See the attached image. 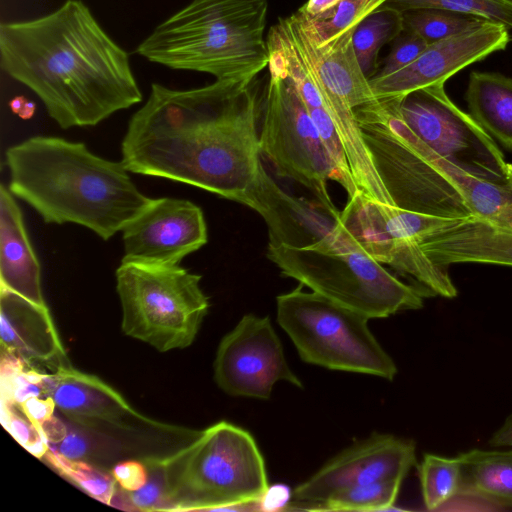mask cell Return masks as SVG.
<instances>
[{"instance_id": "4", "label": "cell", "mask_w": 512, "mask_h": 512, "mask_svg": "<svg viewBox=\"0 0 512 512\" xmlns=\"http://www.w3.org/2000/svg\"><path fill=\"white\" fill-rule=\"evenodd\" d=\"M9 190L45 223H75L108 240L151 201L121 162L92 153L82 142L34 136L9 147Z\"/></svg>"}, {"instance_id": "10", "label": "cell", "mask_w": 512, "mask_h": 512, "mask_svg": "<svg viewBox=\"0 0 512 512\" xmlns=\"http://www.w3.org/2000/svg\"><path fill=\"white\" fill-rule=\"evenodd\" d=\"M261 103L260 154L275 173L310 190L333 213L328 180L337 182L334 164L320 133L291 80L274 67Z\"/></svg>"}, {"instance_id": "19", "label": "cell", "mask_w": 512, "mask_h": 512, "mask_svg": "<svg viewBox=\"0 0 512 512\" xmlns=\"http://www.w3.org/2000/svg\"><path fill=\"white\" fill-rule=\"evenodd\" d=\"M1 352L14 355L32 367L65 363V351L47 305H38L0 287Z\"/></svg>"}, {"instance_id": "23", "label": "cell", "mask_w": 512, "mask_h": 512, "mask_svg": "<svg viewBox=\"0 0 512 512\" xmlns=\"http://www.w3.org/2000/svg\"><path fill=\"white\" fill-rule=\"evenodd\" d=\"M469 115L506 149L512 151V78L474 71L465 93Z\"/></svg>"}, {"instance_id": "5", "label": "cell", "mask_w": 512, "mask_h": 512, "mask_svg": "<svg viewBox=\"0 0 512 512\" xmlns=\"http://www.w3.org/2000/svg\"><path fill=\"white\" fill-rule=\"evenodd\" d=\"M267 0H191L137 47L150 62L252 83L269 64Z\"/></svg>"}, {"instance_id": "36", "label": "cell", "mask_w": 512, "mask_h": 512, "mask_svg": "<svg viewBox=\"0 0 512 512\" xmlns=\"http://www.w3.org/2000/svg\"><path fill=\"white\" fill-rule=\"evenodd\" d=\"M344 0H308L299 11L312 19H320L329 14Z\"/></svg>"}, {"instance_id": "33", "label": "cell", "mask_w": 512, "mask_h": 512, "mask_svg": "<svg viewBox=\"0 0 512 512\" xmlns=\"http://www.w3.org/2000/svg\"><path fill=\"white\" fill-rule=\"evenodd\" d=\"M112 475L119 487L127 492L139 490L148 480L146 465L136 460L119 462L114 466Z\"/></svg>"}, {"instance_id": "3", "label": "cell", "mask_w": 512, "mask_h": 512, "mask_svg": "<svg viewBox=\"0 0 512 512\" xmlns=\"http://www.w3.org/2000/svg\"><path fill=\"white\" fill-rule=\"evenodd\" d=\"M0 65L63 129L95 126L141 102L129 54L82 0L0 26Z\"/></svg>"}, {"instance_id": "17", "label": "cell", "mask_w": 512, "mask_h": 512, "mask_svg": "<svg viewBox=\"0 0 512 512\" xmlns=\"http://www.w3.org/2000/svg\"><path fill=\"white\" fill-rule=\"evenodd\" d=\"M279 21L320 81L347 106L355 111L378 100L354 50L356 28L323 41L314 21L299 10Z\"/></svg>"}, {"instance_id": "6", "label": "cell", "mask_w": 512, "mask_h": 512, "mask_svg": "<svg viewBox=\"0 0 512 512\" xmlns=\"http://www.w3.org/2000/svg\"><path fill=\"white\" fill-rule=\"evenodd\" d=\"M159 460L167 511L254 510L268 492L265 461L254 437L227 421Z\"/></svg>"}, {"instance_id": "38", "label": "cell", "mask_w": 512, "mask_h": 512, "mask_svg": "<svg viewBox=\"0 0 512 512\" xmlns=\"http://www.w3.org/2000/svg\"><path fill=\"white\" fill-rule=\"evenodd\" d=\"M491 447L512 446V413L505 419L504 423L492 434L489 439Z\"/></svg>"}, {"instance_id": "2", "label": "cell", "mask_w": 512, "mask_h": 512, "mask_svg": "<svg viewBox=\"0 0 512 512\" xmlns=\"http://www.w3.org/2000/svg\"><path fill=\"white\" fill-rule=\"evenodd\" d=\"M260 105L252 83L151 85L121 144L129 172L166 178L246 205L261 171Z\"/></svg>"}, {"instance_id": "12", "label": "cell", "mask_w": 512, "mask_h": 512, "mask_svg": "<svg viewBox=\"0 0 512 512\" xmlns=\"http://www.w3.org/2000/svg\"><path fill=\"white\" fill-rule=\"evenodd\" d=\"M213 370L217 386L234 397L267 400L280 381L303 387L268 316L244 315L221 339Z\"/></svg>"}, {"instance_id": "7", "label": "cell", "mask_w": 512, "mask_h": 512, "mask_svg": "<svg viewBox=\"0 0 512 512\" xmlns=\"http://www.w3.org/2000/svg\"><path fill=\"white\" fill-rule=\"evenodd\" d=\"M267 257L283 276L369 319L420 309L425 297L435 296L400 281L358 246L340 220L336 230L315 245H268Z\"/></svg>"}, {"instance_id": "8", "label": "cell", "mask_w": 512, "mask_h": 512, "mask_svg": "<svg viewBox=\"0 0 512 512\" xmlns=\"http://www.w3.org/2000/svg\"><path fill=\"white\" fill-rule=\"evenodd\" d=\"M277 322L306 363L392 381L397 366L371 332L365 315L323 295L294 290L276 298Z\"/></svg>"}, {"instance_id": "15", "label": "cell", "mask_w": 512, "mask_h": 512, "mask_svg": "<svg viewBox=\"0 0 512 512\" xmlns=\"http://www.w3.org/2000/svg\"><path fill=\"white\" fill-rule=\"evenodd\" d=\"M122 262L175 266L207 243L202 209L178 198L151 199L122 230Z\"/></svg>"}, {"instance_id": "13", "label": "cell", "mask_w": 512, "mask_h": 512, "mask_svg": "<svg viewBox=\"0 0 512 512\" xmlns=\"http://www.w3.org/2000/svg\"><path fill=\"white\" fill-rule=\"evenodd\" d=\"M416 464L413 440L373 433L341 451L296 486L284 509L313 511L329 495L347 487L386 480L403 482Z\"/></svg>"}, {"instance_id": "1", "label": "cell", "mask_w": 512, "mask_h": 512, "mask_svg": "<svg viewBox=\"0 0 512 512\" xmlns=\"http://www.w3.org/2000/svg\"><path fill=\"white\" fill-rule=\"evenodd\" d=\"M355 113L396 220L432 263L512 267V181L481 180L436 154L405 124L395 99Z\"/></svg>"}, {"instance_id": "29", "label": "cell", "mask_w": 512, "mask_h": 512, "mask_svg": "<svg viewBox=\"0 0 512 512\" xmlns=\"http://www.w3.org/2000/svg\"><path fill=\"white\" fill-rule=\"evenodd\" d=\"M385 5L401 12L443 9L480 17L512 29V0H389Z\"/></svg>"}, {"instance_id": "31", "label": "cell", "mask_w": 512, "mask_h": 512, "mask_svg": "<svg viewBox=\"0 0 512 512\" xmlns=\"http://www.w3.org/2000/svg\"><path fill=\"white\" fill-rule=\"evenodd\" d=\"M148 480L139 490L127 492L132 511H167L166 483L158 458L146 459Z\"/></svg>"}, {"instance_id": "26", "label": "cell", "mask_w": 512, "mask_h": 512, "mask_svg": "<svg viewBox=\"0 0 512 512\" xmlns=\"http://www.w3.org/2000/svg\"><path fill=\"white\" fill-rule=\"evenodd\" d=\"M418 472L427 510H439L458 496L461 485V461L458 456L449 458L425 453Z\"/></svg>"}, {"instance_id": "25", "label": "cell", "mask_w": 512, "mask_h": 512, "mask_svg": "<svg viewBox=\"0 0 512 512\" xmlns=\"http://www.w3.org/2000/svg\"><path fill=\"white\" fill-rule=\"evenodd\" d=\"M46 460L65 478L79 486L92 498L123 510H130L126 491L122 490L113 475L82 460L61 455L49 446Z\"/></svg>"}, {"instance_id": "9", "label": "cell", "mask_w": 512, "mask_h": 512, "mask_svg": "<svg viewBox=\"0 0 512 512\" xmlns=\"http://www.w3.org/2000/svg\"><path fill=\"white\" fill-rule=\"evenodd\" d=\"M201 278L179 265L121 262L116 289L123 332L160 352L190 346L210 306Z\"/></svg>"}, {"instance_id": "24", "label": "cell", "mask_w": 512, "mask_h": 512, "mask_svg": "<svg viewBox=\"0 0 512 512\" xmlns=\"http://www.w3.org/2000/svg\"><path fill=\"white\" fill-rule=\"evenodd\" d=\"M403 31V12L386 5L366 16L356 26L353 33L354 50L368 79L377 73L378 54L382 46L395 40Z\"/></svg>"}, {"instance_id": "37", "label": "cell", "mask_w": 512, "mask_h": 512, "mask_svg": "<svg viewBox=\"0 0 512 512\" xmlns=\"http://www.w3.org/2000/svg\"><path fill=\"white\" fill-rule=\"evenodd\" d=\"M40 430L49 446L59 444L68 433L64 423L55 416H52L48 421H46L40 427Z\"/></svg>"}, {"instance_id": "27", "label": "cell", "mask_w": 512, "mask_h": 512, "mask_svg": "<svg viewBox=\"0 0 512 512\" xmlns=\"http://www.w3.org/2000/svg\"><path fill=\"white\" fill-rule=\"evenodd\" d=\"M402 482L376 481L341 489L329 495L313 511H381L390 509Z\"/></svg>"}, {"instance_id": "18", "label": "cell", "mask_w": 512, "mask_h": 512, "mask_svg": "<svg viewBox=\"0 0 512 512\" xmlns=\"http://www.w3.org/2000/svg\"><path fill=\"white\" fill-rule=\"evenodd\" d=\"M246 206L263 217L268 228V245L294 248L311 247L331 235L337 228L340 214V211H329L318 201L287 194L265 168Z\"/></svg>"}, {"instance_id": "16", "label": "cell", "mask_w": 512, "mask_h": 512, "mask_svg": "<svg viewBox=\"0 0 512 512\" xmlns=\"http://www.w3.org/2000/svg\"><path fill=\"white\" fill-rule=\"evenodd\" d=\"M508 31L500 23L487 21L431 43L403 69L390 75L371 77L372 90L378 99L401 98L421 88L444 84L461 69L505 49L509 42Z\"/></svg>"}, {"instance_id": "30", "label": "cell", "mask_w": 512, "mask_h": 512, "mask_svg": "<svg viewBox=\"0 0 512 512\" xmlns=\"http://www.w3.org/2000/svg\"><path fill=\"white\" fill-rule=\"evenodd\" d=\"M1 422L12 437L28 452L42 458L49 449V444L41 430L22 412L19 405L1 400Z\"/></svg>"}, {"instance_id": "11", "label": "cell", "mask_w": 512, "mask_h": 512, "mask_svg": "<svg viewBox=\"0 0 512 512\" xmlns=\"http://www.w3.org/2000/svg\"><path fill=\"white\" fill-rule=\"evenodd\" d=\"M395 99L405 124L436 154L481 180L496 184L512 181V164L494 139L451 101L444 84Z\"/></svg>"}, {"instance_id": "35", "label": "cell", "mask_w": 512, "mask_h": 512, "mask_svg": "<svg viewBox=\"0 0 512 512\" xmlns=\"http://www.w3.org/2000/svg\"><path fill=\"white\" fill-rule=\"evenodd\" d=\"M56 446V450L61 455L73 460H82L88 450L86 440L79 433L72 431H68L64 439Z\"/></svg>"}, {"instance_id": "20", "label": "cell", "mask_w": 512, "mask_h": 512, "mask_svg": "<svg viewBox=\"0 0 512 512\" xmlns=\"http://www.w3.org/2000/svg\"><path fill=\"white\" fill-rule=\"evenodd\" d=\"M45 391L46 396L54 400L56 408L82 424L104 422L122 426L129 418L138 416L111 386L69 365L46 373Z\"/></svg>"}, {"instance_id": "39", "label": "cell", "mask_w": 512, "mask_h": 512, "mask_svg": "<svg viewBox=\"0 0 512 512\" xmlns=\"http://www.w3.org/2000/svg\"><path fill=\"white\" fill-rule=\"evenodd\" d=\"M358 7L357 25L369 14L384 6L389 0H354Z\"/></svg>"}, {"instance_id": "28", "label": "cell", "mask_w": 512, "mask_h": 512, "mask_svg": "<svg viewBox=\"0 0 512 512\" xmlns=\"http://www.w3.org/2000/svg\"><path fill=\"white\" fill-rule=\"evenodd\" d=\"M487 21L480 17L443 9H415L403 12L404 31L419 35L429 44Z\"/></svg>"}, {"instance_id": "14", "label": "cell", "mask_w": 512, "mask_h": 512, "mask_svg": "<svg viewBox=\"0 0 512 512\" xmlns=\"http://www.w3.org/2000/svg\"><path fill=\"white\" fill-rule=\"evenodd\" d=\"M384 210L383 203L359 190L349 197L339 220L358 246L379 263L411 276L434 295L456 297L448 269L432 263Z\"/></svg>"}, {"instance_id": "21", "label": "cell", "mask_w": 512, "mask_h": 512, "mask_svg": "<svg viewBox=\"0 0 512 512\" xmlns=\"http://www.w3.org/2000/svg\"><path fill=\"white\" fill-rule=\"evenodd\" d=\"M4 185L0 188L1 288L45 306L41 269L30 243L21 209Z\"/></svg>"}, {"instance_id": "22", "label": "cell", "mask_w": 512, "mask_h": 512, "mask_svg": "<svg viewBox=\"0 0 512 512\" xmlns=\"http://www.w3.org/2000/svg\"><path fill=\"white\" fill-rule=\"evenodd\" d=\"M457 456L461 461L457 497L512 508V450L472 449Z\"/></svg>"}, {"instance_id": "34", "label": "cell", "mask_w": 512, "mask_h": 512, "mask_svg": "<svg viewBox=\"0 0 512 512\" xmlns=\"http://www.w3.org/2000/svg\"><path fill=\"white\" fill-rule=\"evenodd\" d=\"M27 418L39 429L54 416L56 404L50 396H33L18 404Z\"/></svg>"}, {"instance_id": "32", "label": "cell", "mask_w": 512, "mask_h": 512, "mask_svg": "<svg viewBox=\"0 0 512 512\" xmlns=\"http://www.w3.org/2000/svg\"><path fill=\"white\" fill-rule=\"evenodd\" d=\"M384 65L375 75L386 76L395 73L412 63L429 45L417 34L403 31L395 40Z\"/></svg>"}]
</instances>
